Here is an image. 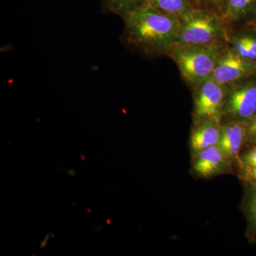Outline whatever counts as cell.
I'll return each instance as SVG.
<instances>
[{"label": "cell", "instance_id": "obj_14", "mask_svg": "<svg viewBox=\"0 0 256 256\" xmlns=\"http://www.w3.org/2000/svg\"><path fill=\"white\" fill-rule=\"evenodd\" d=\"M196 8H204L222 14L227 0H192Z\"/></svg>", "mask_w": 256, "mask_h": 256}, {"label": "cell", "instance_id": "obj_18", "mask_svg": "<svg viewBox=\"0 0 256 256\" xmlns=\"http://www.w3.org/2000/svg\"><path fill=\"white\" fill-rule=\"evenodd\" d=\"M248 138L252 140L256 139V114L250 120L247 126Z\"/></svg>", "mask_w": 256, "mask_h": 256}, {"label": "cell", "instance_id": "obj_20", "mask_svg": "<svg viewBox=\"0 0 256 256\" xmlns=\"http://www.w3.org/2000/svg\"><path fill=\"white\" fill-rule=\"evenodd\" d=\"M255 23H256V24H255V28H256V22H255Z\"/></svg>", "mask_w": 256, "mask_h": 256}, {"label": "cell", "instance_id": "obj_4", "mask_svg": "<svg viewBox=\"0 0 256 256\" xmlns=\"http://www.w3.org/2000/svg\"><path fill=\"white\" fill-rule=\"evenodd\" d=\"M196 88L194 108L195 124L206 120L220 121L228 88L212 76Z\"/></svg>", "mask_w": 256, "mask_h": 256}, {"label": "cell", "instance_id": "obj_7", "mask_svg": "<svg viewBox=\"0 0 256 256\" xmlns=\"http://www.w3.org/2000/svg\"><path fill=\"white\" fill-rule=\"evenodd\" d=\"M196 156L193 170L198 176L203 178L226 172L232 162L218 144L200 152Z\"/></svg>", "mask_w": 256, "mask_h": 256}, {"label": "cell", "instance_id": "obj_6", "mask_svg": "<svg viewBox=\"0 0 256 256\" xmlns=\"http://www.w3.org/2000/svg\"><path fill=\"white\" fill-rule=\"evenodd\" d=\"M256 74V62L242 58L232 48L224 52L212 77L228 86Z\"/></svg>", "mask_w": 256, "mask_h": 256}, {"label": "cell", "instance_id": "obj_3", "mask_svg": "<svg viewBox=\"0 0 256 256\" xmlns=\"http://www.w3.org/2000/svg\"><path fill=\"white\" fill-rule=\"evenodd\" d=\"M223 44L204 46L172 45L168 54L186 82L197 87L212 76L225 50Z\"/></svg>", "mask_w": 256, "mask_h": 256}, {"label": "cell", "instance_id": "obj_17", "mask_svg": "<svg viewBox=\"0 0 256 256\" xmlns=\"http://www.w3.org/2000/svg\"><path fill=\"white\" fill-rule=\"evenodd\" d=\"M245 169L244 175L246 180L250 183V185L256 188V168H244Z\"/></svg>", "mask_w": 256, "mask_h": 256}, {"label": "cell", "instance_id": "obj_19", "mask_svg": "<svg viewBox=\"0 0 256 256\" xmlns=\"http://www.w3.org/2000/svg\"><path fill=\"white\" fill-rule=\"evenodd\" d=\"M246 44L256 54V40L252 36H246L240 37Z\"/></svg>", "mask_w": 256, "mask_h": 256}, {"label": "cell", "instance_id": "obj_1", "mask_svg": "<svg viewBox=\"0 0 256 256\" xmlns=\"http://www.w3.org/2000/svg\"><path fill=\"white\" fill-rule=\"evenodd\" d=\"M122 20V43L150 56L168 53L176 41L181 26L180 18L160 12L146 3Z\"/></svg>", "mask_w": 256, "mask_h": 256}, {"label": "cell", "instance_id": "obj_8", "mask_svg": "<svg viewBox=\"0 0 256 256\" xmlns=\"http://www.w3.org/2000/svg\"><path fill=\"white\" fill-rule=\"evenodd\" d=\"M248 124L244 121L230 120L222 126V134L218 146L229 160H240V150L248 138Z\"/></svg>", "mask_w": 256, "mask_h": 256}, {"label": "cell", "instance_id": "obj_10", "mask_svg": "<svg viewBox=\"0 0 256 256\" xmlns=\"http://www.w3.org/2000/svg\"><path fill=\"white\" fill-rule=\"evenodd\" d=\"M256 14V0H227L222 16L228 23L236 22Z\"/></svg>", "mask_w": 256, "mask_h": 256}, {"label": "cell", "instance_id": "obj_5", "mask_svg": "<svg viewBox=\"0 0 256 256\" xmlns=\"http://www.w3.org/2000/svg\"><path fill=\"white\" fill-rule=\"evenodd\" d=\"M224 114L230 120H250L256 114V82H244L228 90Z\"/></svg>", "mask_w": 256, "mask_h": 256}, {"label": "cell", "instance_id": "obj_2", "mask_svg": "<svg viewBox=\"0 0 256 256\" xmlns=\"http://www.w3.org/2000/svg\"><path fill=\"white\" fill-rule=\"evenodd\" d=\"M180 20V33L172 45L204 46L223 44L226 40L228 22L220 13L194 6Z\"/></svg>", "mask_w": 256, "mask_h": 256}, {"label": "cell", "instance_id": "obj_16", "mask_svg": "<svg viewBox=\"0 0 256 256\" xmlns=\"http://www.w3.org/2000/svg\"><path fill=\"white\" fill-rule=\"evenodd\" d=\"M239 163L242 168H256V148L240 156Z\"/></svg>", "mask_w": 256, "mask_h": 256}, {"label": "cell", "instance_id": "obj_15", "mask_svg": "<svg viewBox=\"0 0 256 256\" xmlns=\"http://www.w3.org/2000/svg\"><path fill=\"white\" fill-rule=\"evenodd\" d=\"M232 45L234 50L239 56L245 60L256 62V54L248 46L240 40V38H235L232 40Z\"/></svg>", "mask_w": 256, "mask_h": 256}, {"label": "cell", "instance_id": "obj_13", "mask_svg": "<svg viewBox=\"0 0 256 256\" xmlns=\"http://www.w3.org/2000/svg\"><path fill=\"white\" fill-rule=\"evenodd\" d=\"M244 210L248 222L249 236L256 242V188L252 185L246 192Z\"/></svg>", "mask_w": 256, "mask_h": 256}, {"label": "cell", "instance_id": "obj_9", "mask_svg": "<svg viewBox=\"0 0 256 256\" xmlns=\"http://www.w3.org/2000/svg\"><path fill=\"white\" fill-rule=\"evenodd\" d=\"M220 121L206 120L196 124L190 138L192 152L196 156L200 152L220 144Z\"/></svg>", "mask_w": 256, "mask_h": 256}, {"label": "cell", "instance_id": "obj_11", "mask_svg": "<svg viewBox=\"0 0 256 256\" xmlns=\"http://www.w3.org/2000/svg\"><path fill=\"white\" fill-rule=\"evenodd\" d=\"M146 4L160 12L178 18L194 8L192 0H148Z\"/></svg>", "mask_w": 256, "mask_h": 256}, {"label": "cell", "instance_id": "obj_12", "mask_svg": "<svg viewBox=\"0 0 256 256\" xmlns=\"http://www.w3.org/2000/svg\"><path fill=\"white\" fill-rule=\"evenodd\" d=\"M148 0H100L101 11L124 18L129 13L146 4Z\"/></svg>", "mask_w": 256, "mask_h": 256}]
</instances>
